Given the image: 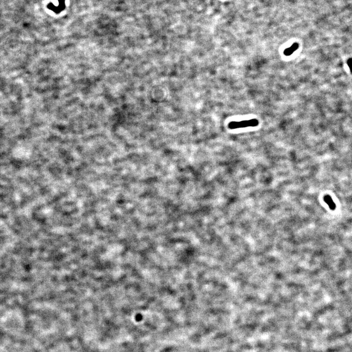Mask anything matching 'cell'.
<instances>
[{
	"instance_id": "2",
	"label": "cell",
	"mask_w": 352,
	"mask_h": 352,
	"mask_svg": "<svg viewBox=\"0 0 352 352\" xmlns=\"http://www.w3.org/2000/svg\"><path fill=\"white\" fill-rule=\"evenodd\" d=\"M299 48V44L298 43H294L289 48H287L284 51V54L286 56H290L294 54Z\"/></svg>"
},
{
	"instance_id": "3",
	"label": "cell",
	"mask_w": 352,
	"mask_h": 352,
	"mask_svg": "<svg viewBox=\"0 0 352 352\" xmlns=\"http://www.w3.org/2000/svg\"><path fill=\"white\" fill-rule=\"evenodd\" d=\"M324 201L328 205L329 207L332 210H334L336 209V205L334 203L333 200L332 199L329 195H326L324 197Z\"/></svg>"
},
{
	"instance_id": "1",
	"label": "cell",
	"mask_w": 352,
	"mask_h": 352,
	"mask_svg": "<svg viewBox=\"0 0 352 352\" xmlns=\"http://www.w3.org/2000/svg\"><path fill=\"white\" fill-rule=\"evenodd\" d=\"M259 124V121L256 119L243 120L241 122H232L229 124V128L230 129L244 128L249 127H256Z\"/></svg>"
}]
</instances>
